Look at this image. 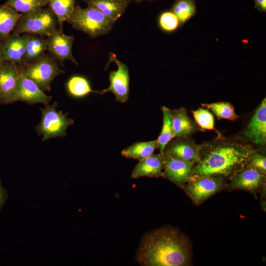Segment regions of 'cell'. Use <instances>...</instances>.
Here are the masks:
<instances>
[{"label":"cell","instance_id":"8fae6325","mask_svg":"<svg viewBox=\"0 0 266 266\" xmlns=\"http://www.w3.org/2000/svg\"><path fill=\"white\" fill-rule=\"evenodd\" d=\"M47 50L50 55L54 57L61 64L63 65L64 60H69L76 65H78L71 52L74 40L73 35L65 34L63 30L58 28L47 36Z\"/></svg>","mask_w":266,"mask_h":266},{"label":"cell","instance_id":"d4e9b609","mask_svg":"<svg viewBox=\"0 0 266 266\" xmlns=\"http://www.w3.org/2000/svg\"><path fill=\"white\" fill-rule=\"evenodd\" d=\"M75 0H52L49 7L57 17L59 28L63 30V23L67 21L71 15Z\"/></svg>","mask_w":266,"mask_h":266},{"label":"cell","instance_id":"d6986e66","mask_svg":"<svg viewBox=\"0 0 266 266\" xmlns=\"http://www.w3.org/2000/svg\"><path fill=\"white\" fill-rule=\"evenodd\" d=\"M171 115L175 137H189L200 129L184 107L171 110Z\"/></svg>","mask_w":266,"mask_h":266},{"label":"cell","instance_id":"ac0fdd59","mask_svg":"<svg viewBox=\"0 0 266 266\" xmlns=\"http://www.w3.org/2000/svg\"><path fill=\"white\" fill-rule=\"evenodd\" d=\"M26 37V51L23 59V66L30 65L42 58L47 50V37L25 33Z\"/></svg>","mask_w":266,"mask_h":266},{"label":"cell","instance_id":"4fadbf2b","mask_svg":"<svg viewBox=\"0 0 266 266\" xmlns=\"http://www.w3.org/2000/svg\"><path fill=\"white\" fill-rule=\"evenodd\" d=\"M266 173L259 169L246 166L235 172L231 177V189H242L254 191L264 184Z\"/></svg>","mask_w":266,"mask_h":266},{"label":"cell","instance_id":"836d02e7","mask_svg":"<svg viewBox=\"0 0 266 266\" xmlns=\"http://www.w3.org/2000/svg\"><path fill=\"white\" fill-rule=\"evenodd\" d=\"M4 40H0V66L4 62L3 51L4 46Z\"/></svg>","mask_w":266,"mask_h":266},{"label":"cell","instance_id":"2e32d148","mask_svg":"<svg viewBox=\"0 0 266 266\" xmlns=\"http://www.w3.org/2000/svg\"><path fill=\"white\" fill-rule=\"evenodd\" d=\"M26 43L25 33L21 35L11 33L4 40L3 61L11 62L20 67L23 66Z\"/></svg>","mask_w":266,"mask_h":266},{"label":"cell","instance_id":"9c48e42d","mask_svg":"<svg viewBox=\"0 0 266 266\" xmlns=\"http://www.w3.org/2000/svg\"><path fill=\"white\" fill-rule=\"evenodd\" d=\"M20 72V67L14 63L4 61L0 66V103L17 101Z\"/></svg>","mask_w":266,"mask_h":266},{"label":"cell","instance_id":"e575fe53","mask_svg":"<svg viewBox=\"0 0 266 266\" xmlns=\"http://www.w3.org/2000/svg\"><path fill=\"white\" fill-rule=\"evenodd\" d=\"M112 0L118 1V2H123V1L128 0Z\"/></svg>","mask_w":266,"mask_h":266},{"label":"cell","instance_id":"ba28073f","mask_svg":"<svg viewBox=\"0 0 266 266\" xmlns=\"http://www.w3.org/2000/svg\"><path fill=\"white\" fill-rule=\"evenodd\" d=\"M109 62H114L118 69L111 71L109 73L110 85L108 88L98 93L102 95L105 93L112 92L115 97L117 101L125 103L127 101L129 95L130 76L128 66L116 58L114 54L109 55Z\"/></svg>","mask_w":266,"mask_h":266},{"label":"cell","instance_id":"5bb4252c","mask_svg":"<svg viewBox=\"0 0 266 266\" xmlns=\"http://www.w3.org/2000/svg\"><path fill=\"white\" fill-rule=\"evenodd\" d=\"M51 99V96L45 94L34 81L25 76L21 70L18 80L17 101H23L30 104H47Z\"/></svg>","mask_w":266,"mask_h":266},{"label":"cell","instance_id":"74e56055","mask_svg":"<svg viewBox=\"0 0 266 266\" xmlns=\"http://www.w3.org/2000/svg\"><path fill=\"white\" fill-rule=\"evenodd\" d=\"M149 0L151 1V0Z\"/></svg>","mask_w":266,"mask_h":266},{"label":"cell","instance_id":"4316f807","mask_svg":"<svg viewBox=\"0 0 266 266\" xmlns=\"http://www.w3.org/2000/svg\"><path fill=\"white\" fill-rule=\"evenodd\" d=\"M48 3L43 0H7L4 4L22 14L33 13Z\"/></svg>","mask_w":266,"mask_h":266},{"label":"cell","instance_id":"44dd1931","mask_svg":"<svg viewBox=\"0 0 266 266\" xmlns=\"http://www.w3.org/2000/svg\"><path fill=\"white\" fill-rule=\"evenodd\" d=\"M22 15L8 6L0 5V40H5L12 32Z\"/></svg>","mask_w":266,"mask_h":266},{"label":"cell","instance_id":"8d00e7d4","mask_svg":"<svg viewBox=\"0 0 266 266\" xmlns=\"http://www.w3.org/2000/svg\"><path fill=\"white\" fill-rule=\"evenodd\" d=\"M136 1H141V0H136Z\"/></svg>","mask_w":266,"mask_h":266},{"label":"cell","instance_id":"6da1fadb","mask_svg":"<svg viewBox=\"0 0 266 266\" xmlns=\"http://www.w3.org/2000/svg\"><path fill=\"white\" fill-rule=\"evenodd\" d=\"M256 150L240 139L224 138L221 134L212 141L200 145L199 158L191 178L232 177L247 166L250 156Z\"/></svg>","mask_w":266,"mask_h":266},{"label":"cell","instance_id":"5b68a950","mask_svg":"<svg viewBox=\"0 0 266 266\" xmlns=\"http://www.w3.org/2000/svg\"><path fill=\"white\" fill-rule=\"evenodd\" d=\"M57 105L58 103L55 101L52 104H45L43 108H40L41 119L35 129L39 135H42L43 141L66 136L67 127L74 123L73 119L68 118L67 113L57 109Z\"/></svg>","mask_w":266,"mask_h":266},{"label":"cell","instance_id":"484cf974","mask_svg":"<svg viewBox=\"0 0 266 266\" xmlns=\"http://www.w3.org/2000/svg\"><path fill=\"white\" fill-rule=\"evenodd\" d=\"M196 11L194 0H177L171 9V11L177 16L180 27L194 16Z\"/></svg>","mask_w":266,"mask_h":266},{"label":"cell","instance_id":"52a82bcc","mask_svg":"<svg viewBox=\"0 0 266 266\" xmlns=\"http://www.w3.org/2000/svg\"><path fill=\"white\" fill-rule=\"evenodd\" d=\"M225 180L212 177H202L190 180L182 187L196 205H199L224 186Z\"/></svg>","mask_w":266,"mask_h":266},{"label":"cell","instance_id":"cb8c5ba5","mask_svg":"<svg viewBox=\"0 0 266 266\" xmlns=\"http://www.w3.org/2000/svg\"><path fill=\"white\" fill-rule=\"evenodd\" d=\"M68 94L73 97L81 98L89 93H98L99 91H93L89 81L85 77L80 75L71 76L66 83Z\"/></svg>","mask_w":266,"mask_h":266},{"label":"cell","instance_id":"603a6c76","mask_svg":"<svg viewBox=\"0 0 266 266\" xmlns=\"http://www.w3.org/2000/svg\"><path fill=\"white\" fill-rule=\"evenodd\" d=\"M162 111L163 115V123L161 133L157 140L158 148L160 150V154L163 156L166 145L175 137V135L172 123L171 110L163 106L162 107Z\"/></svg>","mask_w":266,"mask_h":266},{"label":"cell","instance_id":"30bf717a","mask_svg":"<svg viewBox=\"0 0 266 266\" xmlns=\"http://www.w3.org/2000/svg\"><path fill=\"white\" fill-rule=\"evenodd\" d=\"M200 147V145L189 137H175L166 145L163 155L196 164Z\"/></svg>","mask_w":266,"mask_h":266},{"label":"cell","instance_id":"9a60e30c","mask_svg":"<svg viewBox=\"0 0 266 266\" xmlns=\"http://www.w3.org/2000/svg\"><path fill=\"white\" fill-rule=\"evenodd\" d=\"M243 134L253 143L265 145L266 142V99L257 107Z\"/></svg>","mask_w":266,"mask_h":266},{"label":"cell","instance_id":"8992f818","mask_svg":"<svg viewBox=\"0 0 266 266\" xmlns=\"http://www.w3.org/2000/svg\"><path fill=\"white\" fill-rule=\"evenodd\" d=\"M20 68L25 76L34 81L44 92L49 91L53 79L65 72L60 68L54 57L45 54L36 62Z\"/></svg>","mask_w":266,"mask_h":266},{"label":"cell","instance_id":"d6a6232c","mask_svg":"<svg viewBox=\"0 0 266 266\" xmlns=\"http://www.w3.org/2000/svg\"><path fill=\"white\" fill-rule=\"evenodd\" d=\"M255 2V8L259 11H266V0H254Z\"/></svg>","mask_w":266,"mask_h":266},{"label":"cell","instance_id":"d590c367","mask_svg":"<svg viewBox=\"0 0 266 266\" xmlns=\"http://www.w3.org/2000/svg\"><path fill=\"white\" fill-rule=\"evenodd\" d=\"M44 0V1H46V2H47L48 3V4H49V2H50V1H51L52 0Z\"/></svg>","mask_w":266,"mask_h":266},{"label":"cell","instance_id":"4dcf8cb0","mask_svg":"<svg viewBox=\"0 0 266 266\" xmlns=\"http://www.w3.org/2000/svg\"><path fill=\"white\" fill-rule=\"evenodd\" d=\"M266 156L259 154L256 151L250 156L246 166H252L266 173Z\"/></svg>","mask_w":266,"mask_h":266},{"label":"cell","instance_id":"1f68e13d","mask_svg":"<svg viewBox=\"0 0 266 266\" xmlns=\"http://www.w3.org/2000/svg\"><path fill=\"white\" fill-rule=\"evenodd\" d=\"M1 180L0 179V212L8 198L7 190L2 186Z\"/></svg>","mask_w":266,"mask_h":266},{"label":"cell","instance_id":"7402d4cb","mask_svg":"<svg viewBox=\"0 0 266 266\" xmlns=\"http://www.w3.org/2000/svg\"><path fill=\"white\" fill-rule=\"evenodd\" d=\"M157 148H158L157 140L137 142L123 150L121 155L127 158L140 161L153 155Z\"/></svg>","mask_w":266,"mask_h":266},{"label":"cell","instance_id":"f546056e","mask_svg":"<svg viewBox=\"0 0 266 266\" xmlns=\"http://www.w3.org/2000/svg\"><path fill=\"white\" fill-rule=\"evenodd\" d=\"M159 25L161 29L166 32H171L180 27L177 16L172 11H165L159 18Z\"/></svg>","mask_w":266,"mask_h":266},{"label":"cell","instance_id":"7c38bea8","mask_svg":"<svg viewBox=\"0 0 266 266\" xmlns=\"http://www.w3.org/2000/svg\"><path fill=\"white\" fill-rule=\"evenodd\" d=\"M164 171L162 176L182 187L191 179L194 163L185 162L164 155Z\"/></svg>","mask_w":266,"mask_h":266},{"label":"cell","instance_id":"277c9868","mask_svg":"<svg viewBox=\"0 0 266 266\" xmlns=\"http://www.w3.org/2000/svg\"><path fill=\"white\" fill-rule=\"evenodd\" d=\"M58 28L57 17L50 8L41 7L33 13L22 14L12 33L47 37Z\"/></svg>","mask_w":266,"mask_h":266},{"label":"cell","instance_id":"3957f363","mask_svg":"<svg viewBox=\"0 0 266 266\" xmlns=\"http://www.w3.org/2000/svg\"><path fill=\"white\" fill-rule=\"evenodd\" d=\"M67 22L92 38L108 33L115 22L94 7L82 8L76 5Z\"/></svg>","mask_w":266,"mask_h":266},{"label":"cell","instance_id":"7a4b0ae2","mask_svg":"<svg viewBox=\"0 0 266 266\" xmlns=\"http://www.w3.org/2000/svg\"><path fill=\"white\" fill-rule=\"evenodd\" d=\"M136 260L144 266H186L192 260L188 238L179 230L166 226L143 236Z\"/></svg>","mask_w":266,"mask_h":266},{"label":"cell","instance_id":"83f0119b","mask_svg":"<svg viewBox=\"0 0 266 266\" xmlns=\"http://www.w3.org/2000/svg\"><path fill=\"white\" fill-rule=\"evenodd\" d=\"M201 105L207 109H211L218 119H226L233 121L239 117L235 113L233 106L228 102L203 103Z\"/></svg>","mask_w":266,"mask_h":266},{"label":"cell","instance_id":"e0dca14e","mask_svg":"<svg viewBox=\"0 0 266 266\" xmlns=\"http://www.w3.org/2000/svg\"><path fill=\"white\" fill-rule=\"evenodd\" d=\"M164 162L160 153L140 160L131 174V178L137 179L142 177H158L162 176Z\"/></svg>","mask_w":266,"mask_h":266},{"label":"cell","instance_id":"f1b7e54d","mask_svg":"<svg viewBox=\"0 0 266 266\" xmlns=\"http://www.w3.org/2000/svg\"><path fill=\"white\" fill-rule=\"evenodd\" d=\"M192 113L196 123L201 129L214 130V117L208 110L200 108Z\"/></svg>","mask_w":266,"mask_h":266},{"label":"cell","instance_id":"ffe728a7","mask_svg":"<svg viewBox=\"0 0 266 266\" xmlns=\"http://www.w3.org/2000/svg\"><path fill=\"white\" fill-rule=\"evenodd\" d=\"M131 0L118 2L112 0H83L88 6L97 9L114 22L123 15Z\"/></svg>","mask_w":266,"mask_h":266}]
</instances>
